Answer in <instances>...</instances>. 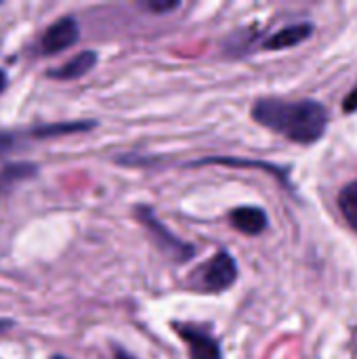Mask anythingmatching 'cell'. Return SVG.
<instances>
[{
  "label": "cell",
  "mask_w": 357,
  "mask_h": 359,
  "mask_svg": "<svg viewBox=\"0 0 357 359\" xmlns=\"http://www.w3.org/2000/svg\"><path fill=\"white\" fill-rule=\"evenodd\" d=\"M250 114L261 126L301 145L320 141L328 128V109L314 99H261L255 103Z\"/></svg>",
  "instance_id": "1"
},
{
  "label": "cell",
  "mask_w": 357,
  "mask_h": 359,
  "mask_svg": "<svg viewBox=\"0 0 357 359\" xmlns=\"http://www.w3.org/2000/svg\"><path fill=\"white\" fill-rule=\"evenodd\" d=\"M135 212H137V219L143 223V227L151 233V238L156 240V244H158L164 252H168V255L175 257L177 261H187V259L194 257V246H189V244L181 242L179 238H175V236L158 221V217H156L147 206H139Z\"/></svg>",
  "instance_id": "2"
},
{
  "label": "cell",
  "mask_w": 357,
  "mask_h": 359,
  "mask_svg": "<svg viewBox=\"0 0 357 359\" xmlns=\"http://www.w3.org/2000/svg\"><path fill=\"white\" fill-rule=\"evenodd\" d=\"M238 278V265L231 259L229 252L219 250L204 267L200 273V286L206 292H221L227 290Z\"/></svg>",
  "instance_id": "3"
},
{
  "label": "cell",
  "mask_w": 357,
  "mask_h": 359,
  "mask_svg": "<svg viewBox=\"0 0 357 359\" xmlns=\"http://www.w3.org/2000/svg\"><path fill=\"white\" fill-rule=\"evenodd\" d=\"M80 38V25L74 17H61L53 25L46 27L40 40L42 55H57L69 46H74Z\"/></svg>",
  "instance_id": "4"
},
{
  "label": "cell",
  "mask_w": 357,
  "mask_h": 359,
  "mask_svg": "<svg viewBox=\"0 0 357 359\" xmlns=\"http://www.w3.org/2000/svg\"><path fill=\"white\" fill-rule=\"evenodd\" d=\"M177 330L189 347V359H223L219 343L204 330L194 326H177Z\"/></svg>",
  "instance_id": "5"
},
{
  "label": "cell",
  "mask_w": 357,
  "mask_h": 359,
  "mask_svg": "<svg viewBox=\"0 0 357 359\" xmlns=\"http://www.w3.org/2000/svg\"><path fill=\"white\" fill-rule=\"evenodd\" d=\"M229 221H231V225L238 231H242L246 236H259L269 225L265 210L259 208V206H240V208H234L229 212Z\"/></svg>",
  "instance_id": "6"
},
{
  "label": "cell",
  "mask_w": 357,
  "mask_h": 359,
  "mask_svg": "<svg viewBox=\"0 0 357 359\" xmlns=\"http://www.w3.org/2000/svg\"><path fill=\"white\" fill-rule=\"evenodd\" d=\"M97 59L99 57H97L95 50H82L76 57H72L69 61H65L63 65H59L55 69H48L46 76L53 78V80H78V78L86 76L95 67Z\"/></svg>",
  "instance_id": "7"
},
{
  "label": "cell",
  "mask_w": 357,
  "mask_h": 359,
  "mask_svg": "<svg viewBox=\"0 0 357 359\" xmlns=\"http://www.w3.org/2000/svg\"><path fill=\"white\" fill-rule=\"evenodd\" d=\"M314 32V25L311 23H295V25H288V27H282L280 32L271 34L263 46L269 48V50H280V48H290V46H297L301 42H305Z\"/></svg>",
  "instance_id": "8"
},
{
  "label": "cell",
  "mask_w": 357,
  "mask_h": 359,
  "mask_svg": "<svg viewBox=\"0 0 357 359\" xmlns=\"http://www.w3.org/2000/svg\"><path fill=\"white\" fill-rule=\"evenodd\" d=\"M38 172V166L36 164H29V162H15V164H8L0 170V191H6L8 185L17 183V181H23V179H29Z\"/></svg>",
  "instance_id": "9"
},
{
  "label": "cell",
  "mask_w": 357,
  "mask_h": 359,
  "mask_svg": "<svg viewBox=\"0 0 357 359\" xmlns=\"http://www.w3.org/2000/svg\"><path fill=\"white\" fill-rule=\"evenodd\" d=\"M339 210L345 217V221L349 223V227L357 231V181H351L349 185H345L339 194Z\"/></svg>",
  "instance_id": "10"
},
{
  "label": "cell",
  "mask_w": 357,
  "mask_h": 359,
  "mask_svg": "<svg viewBox=\"0 0 357 359\" xmlns=\"http://www.w3.org/2000/svg\"><path fill=\"white\" fill-rule=\"evenodd\" d=\"M95 122H65V124H48L34 128V137H57V135H69V133H82L90 130Z\"/></svg>",
  "instance_id": "11"
},
{
  "label": "cell",
  "mask_w": 357,
  "mask_h": 359,
  "mask_svg": "<svg viewBox=\"0 0 357 359\" xmlns=\"http://www.w3.org/2000/svg\"><path fill=\"white\" fill-rule=\"evenodd\" d=\"M149 11H154V13H168V11H173V8H177L179 6V2H158V0H154V2H147L145 4Z\"/></svg>",
  "instance_id": "12"
},
{
  "label": "cell",
  "mask_w": 357,
  "mask_h": 359,
  "mask_svg": "<svg viewBox=\"0 0 357 359\" xmlns=\"http://www.w3.org/2000/svg\"><path fill=\"white\" fill-rule=\"evenodd\" d=\"M343 109L347 111V114H351V111H357V86L345 97V101H343Z\"/></svg>",
  "instance_id": "13"
},
{
  "label": "cell",
  "mask_w": 357,
  "mask_h": 359,
  "mask_svg": "<svg viewBox=\"0 0 357 359\" xmlns=\"http://www.w3.org/2000/svg\"><path fill=\"white\" fill-rule=\"evenodd\" d=\"M13 143V139L11 137H4V135H0V154H4L6 149H8V145Z\"/></svg>",
  "instance_id": "14"
},
{
  "label": "cell",
  "mask_w": 357,
  "mask_h": 359,
  "mask_svg": "<svg viewBox=\"0 0 357 359\" xmlns=\"http://www.w3.org/2000/svg\"><path fill=\"white\" fill-rule=\"evenodd\" d=\"M11 328H13V322L11 320H0V334L6 332V330H11Z\"/></svg>",
  "instance_id": "15"
},
{
  "label": "cell",
  "mask_w": 357,
  "mask_h": 359,
  "mask_svg": "<svg viewBox=\"0 0 357 359\" xmlns=\"http://www.w3.org/2000/svg\"><path fill=\"white\" fill-rule=\"evenodd\" d=\"M116 359H135V358H130L126 351H122V349H116Z\"/></svg>",
  "instance_id": "16"
},
{
  "label": "cell",
  "mask_w": 357,
  "mask_h": 359,
  "mask_svg": "<svg viewBox=\"0 0 357 359\" xmlns=\"http://www.w3.org/2000/svg\"><path fill=\"white\" fill-rule=\"evenodd\" d=\"M4 88H6V74L0 69V93H2Z\"/></svg>",
  "instance_id": "17"
},
{
  "label": "cell",
  "mask_w": 357,
  "mask_h": 359,
  "mask_svg": "<svg viewBox=\"0 0 357 359\" xmlns=\"http://www.w3.org/2000/svg\"><path fill=\"white\" fill-rule=\"evenodd\" d=\"M50 359H67V358H63V355H53Z\"/></svg>",
  "instance_id": "18"
}]
</instances>
